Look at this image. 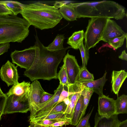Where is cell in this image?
Listing matches in <instances>:
<instances>
[{
    "instance_id": "1",
    "label": "cell",
    "mask_w": 127,
    "mask_h": 127,
    "mask_svg": "<svg viewBox=\"0 0 127 127\" xmlns=\"http://www.w3.org/2000/svg\"><path fill=\"white\" fill-rule=\"evenodd\" d=\"M35 42L39 49V56L37 61L33 66L24 72V75L32 81L41 79L50 80L57 79L58 66L65 56L68 46L61 50L51 51L48 50L35 36Z\"/></svg>"
},
{
    "instance_id": "2",
    "label": "cell",
    "mask_w": 127,
    "mask_h": 127,
    "mask_svg": "<svg viewBox=\"0 0 127 127\" xmlns=\"http://www.w3.org/2000/svg\"><path fill=\"white\" fill-rule=\"evenodd\" d=\"M78 16L81 18L104 17L122 19L127 16L125 7L110 0L70 3Z\"/></svg>"
},
{
    "instance_id": "3",
    "label": "cell",
    "mask_w": 127,
    "mask_h": 127,
    "mask_svg": "<svg viewBox=\"0 0 127 127\" xmlns=\"http://www.w3.org/2000/svg\"><path fill=\"white\" fill-rule=\"evenodd\" d=\"M20 14L31 25L41 30L53 28L63 18L58 8L39 2L24 4Z\"/></svg>"
},
{
    "instance_id": "4",
    "label": "cell",
    "mask_w": 127,
    "mask_h": 127,
    "mask_svg": "<svg viewBox=\"0 0 127 127\" xmlns=\"http://www.w3.org/2000/svg\"><path fill=\"white\" fill-rule=\"evenodd\" d=\"M30 26L25 19L20 22L0 23V44L21 43L28 35Z\"/></svg>"
},
{
    "instance_id": "5",
    "label": "cell",
    "mask_w": 127,
    "mask_h": 127,
    "mask_svg": "<svg viewBox=\"0 0 127 127\" xmlns=\"http://www.w3.org/2000/svg\"><path fill=\"white\" fill-rule=\"evenodd\" d=\"M104 17H94L89 20L84 33L85 46L89 50L95 47L100 39L108 19Z\"/></svg>"
},
{
    "instance_id": "6",
    "label": "cell",
    "mask_w": 127,
    "mask_h": 127,
    "mask_svg": "<svg viewBox=\"0 0 127 127\" xmlns=\"http://www.w3.org/2000/svg\"><path fill=\"white\" fill-rule=\"evenodd\" d=\"M39 56V49L35 43L34 45L21 51L15 50L10 56L12 62L21 68L29 69L37 61Z\"/></svg>"
},
{
    "instance_id": "7",
    "label": "cell",
    "mask_w": 127,
    "mask_h": 127,
    "mask_svg": "<svg viewBox=\"0 0 127 127\" xmlns=\"http://www.w3.org/2000/svg\"><path fill=\"white\" fill-rule=\"evenodd\" d=\"M28 92L26 94L22 96L13 95L7 96L3 114L15 113H26L30 111V106L27 97Z\"/></svg>"
},
{
    "instance_id": "8",
    "label": "cell",
    "mask_w": 127,
    "mask_h": 127,
    "mask_svg": "<svg viewBox=\"0 0 127 127\" xmlns=\"http://www.w3.org/2000/svg\"><path fill=\"white\" fill-rule=\"evenodd\" d=\"M46 92L37 80L34 81L31 84L27 94L30 112L29 119L35 114L36 107L40 104L41 98Z\"/></svg>"
},
{
    "instance_id": "9",
    "label": "cell",
    "mask_w": 127,
    "mask_h": 127,
    "mask_svg": "<svg viewBox=\"0 0 127 127\" xmlns=\"http://www.w3.org/2000/svg\"><path fill=\"white\" fill-rule=\"evenodd\" d=\"M85 88L82 83L78 81L73 84H69L67 86V88L70 90L73 93L68 97L70 103L67 106L64 113L66 118L71 121L75 105L81 95L82 91Z\"/></svg>"
},
{
    "instance_id": "10",
    "label": "cell",
    "mask_w": 127,
    "mask_h": 127,
    "mask_svg": "<svg viewBox=\"0 0 127 127\" xmlns=\"http://www.w3.org/2000/svg\"><path fill=\"white\" fill-rule=\"evenodd\" d=\"M17 66H15L14 64L8 60L0 69V78L8 87L18 83Z\"/></svg>"
},
{
    "instance_id": "11",
    "label": "cell",
    "mask_w": 127,
    "mask_h": 127,
    "mask_svg": "<svg viewBox=\"0 0 127 127\" xmlns=\"http://www.w3.org/2000/svg\"><path fill=\"white\" fill-rule=\"evenodd\" d=\"M68 51L63 59L67 74L69 84H73L77 81L80 68L75 57L70 55Z\"/></svg>"
},
{
    "instance_id": "12",
    "label": "cell",
    "mask_w": 127,
    "mask_h": 127,
    "mask_svg": "<svg viewBox=\"0 0 127 127\" xmlns=\"http://www.w3.org/2000/svg\"><path fill=\"white\" fill-rule=\"evenodd\" d=\"M126 33L115 21L108 19L100 40L108 43L113 39L121 36Z\"/></svg>"
},
{
    "instance_id": "13",
    "label": "cell",
    "mask_w": 127,
    "mask_h": 127,
    "mask_svg": "<svg viewBox=\"0 0 127 127\" xmlns=\"http://www.w3.org/2000/svg\"><path fill=\"white\" fill-rule=\"evenodd\" d=\"M98 113L100 116L109 118L116 114L115 100L104 95L99 96Z\"/></svg>"
},
{
    "instance_id": "14",
    "label": "cell",
    "mask_w": 127,
    "mask_h": 127,
    "mask_svg": "<svg viewBox=\"0 0 127 127\" xmlns=\"http://www.w3.org/2000/svg\"><path fill=\"white\" fill-rule=\"evenodd\" d=\"M63 87V86L60 84L57 89L54 91V95L51 98L46 102L40 103L38 105L36 109L35 114L31 118L54 107L58 101L60 95Z\"/></svg>"
},
{
    "instance_id": "15",
    "label": "cell",
    "mask_w": 127,
    "mask_h": 127,
    "mask_svg": "<svg viewBox=\"0 0 127 127\" xmlns=\"http://www.w3.org/2000/svg\"><path fill=\"white\" fill-rule=\"evenodd\" d=\"M94 127H117L121 122L115 114L109 118L100 116L98 113L96 114Z\"/></svg>"
},
{
    "instance_id": "16",
    "label": "cell",
    "mask_w": 127,
    "mask_h": 127,
    "mask_svg": "<svg viewBox=\"0 0 127 127\" xmlns=\"http://www.w3.org/2000/svg\"><path fill=\"white\" fill-rule=\"evenodd\" d=\"M127 77V72L125 70L113 71L112 75V90L117 95L120 89Z\"/></svg>"
},
{
    "instance_id": "17",
    "label": "cell",
    "mask_w": 127,
    "mask_h": 127,
    "mask_svg": "<svg viewBox=\"0 0 127 127\" xmlns=\"http://www.w3.org/2000/svg\"><path fill=\"white\" fill-rule=\"evenodd\" d=\"M106 72L102 77L98 79L82 83L85 88L92 90L94 92L97 94L99 96H101L103 95V87L107 80L106 78Z\"/></svg>"
},
{
    "instance_id": "18",
    "label": "cell",
    "mask_w": 127,
    "mask_h": 127,
    "mask_svg": "<svg viewBox=\"0 0 127 127\" xmlns=\"http://www.w3.org/2000/svg\"><path fill=\"white\" fill-rule=\"evenodd\" d=\"M30 82L23 81L20 83L13 85L5 94L7 96L14 95L21 96L26 94L29 90L31 85Z\"/></svg>"
},
{
    "instance_id": "19",
    "label": "cell",
    "mask_w": 127,
    "mask_h": 127,
    "mask_svg": "<svg viewBox=\"0 0 127 127\" xmlns=\"http://www.w3.org/2000/svg\"><path fill=\"white\" fill-rule=\"evenodd\" d=\"M84 106L83 96L81 95L75 107L71 125L76 126L82 118V115Z\"/></svg>"
},
{
    "instance_id": "20",
    "label": "cell",
    "mask_w": 127,
    "mask_h": 127,
    "mask_svg": "<svg viewBox=\"0 0 127 127\" xmlns=\"http://www.w3.org/2000/svg\"><path fill=\"white\" fill-rule=\"evenodd\" d=\"M59 11L63 18L67 21H74L78 18L77 14L70 3L63 5L60 8Z\"/></svg>"
},
{
    "instance_id": "21",
    "label": "cell",
    "mask_w": 127,
    "mask_h": 127,
    "mask_svg": "<svg viewBox=\"0 0 127 127\" xmlns=\"http://www.w3.org/2000/svg\"><path fill=\"white\" fill-rule=\"evenodd\" d=\"M84 32L82 30L74 32L68 39L67 43L75 49H78L79 45L84 38Z\"/></svg>"
},
{
    "instance_id": "22",
    "label": "cell",
    "mask_w": 127,
    "mask_h": 127,
    "mask_svg": "<svg viewBox=\"0 0 127 127\" xmlns=\"http://www.w3.org/2000/svg\"><path fill=\"white\" fill-rule=\"evenodd\" d=\"M67 107L63 102L55 105L50 109L43 111L39 114L29 119V120L33 119L47 116L51 114H57L61 113H64Z\"/></svg>"
},
{
    "instance_id": "23",
    "label": "cell",
    "mask_w": 127,
    "mask_h": 127,
    "mask_svg": "<svg viewBox=\"0 0 127 127\" xmlns=\"http://www.w3.org/2000/svg\"><path fill=\"white\" fill-rule=\"evenodd\" d=\"M3 4L13 13L17 16L22 11L24 4L16 1L12 0H1Z\"/></svg>"
},
{
    "instance_id": "24",
    "label": "cell",
    "mask_w": 127,
    "mask_h": 127,
    "mask_svg": "<svg viewBox=\"0 0 127 127\" xmlns=\"http://www.w3.org/2000/svg\"><path fill=\"white\" fill-rule=\"evenodd\" d=\"M116 114L127 113V96L123 95L115 100Z\"/></svg>"
},
{
    "instance_id": "25",
    "label": "cell",
    "mask_w": 127,
    "mask_h": 127,
    "mask_svg": "<svg viewBox=\"0 0 127 127\" xmlns=\"http://www.w3.org/2000/svg\"><path fill=\"white\" fill-rule=\"evenodd\" d=\"M64 35L58 34L56 36L53 41L48 46L46 47L47 49L51 51L60 50L64 48L63 43L64 39Z\"/></svg>"
},
{
    "instance_id": "26",
    "label": "cell",
    "mask_w": 127,
    "mask_h": 127,
    "mask_svg": "<svg viewBox=\"0 0 127 127\" xmlns=\"http://www.w3.org/2000/svg\"><path fill=\"white\" fill-rule=\"evenodd\" d=\"M66 118L53 120H45L30 122L28 127H52L51 125L60 121L66 120Z\"/></svg>"
},
{
    "instance_id": "27",
    "label": "cell",
    "mask_w": 127,
    "mask_h": 127,
    "mask_svg": "<svg viewBox=\"0 0 127 127\" xmlns=\"http://www.w3.org/2000/svg\"><path fill=\"white\" fill-rule=\"evenodd\" d=\"M93 74L90 73L86 67H82L78 75L77 81L81 83L94 80Z\"/></svg>"
},
{
    "instance_id": "28",
    "label": "cell",
    "mask_w": 127,
    "mask_h": 127,
    "mask_svg": "<svg viewBox=\"0 0 127 127\" xmlns=\"http://www.w3.org/2000/svg\"><path fill=\"white\" fill-rule=\"evenodd\" d=\"M60 69L58 73L57 78L60 81V84L62 85L64 88L67 90V87L69 84L64 64L60 67Z\"/></svg>"
},
{
    "instance_id": "29",
    "label": "cell",
    "mask_w": 127,
    "mask_h": 127,
    "mask_svg": "<svg viewBox=\"0 0 127 127\" xmlns=\"http://www.w3.org/2000/svg\"><path fill=\"white\" fill-rule=\"evenodd\" d=\"M93 92L92 90L85 87L81 91V95L83 97L84 104L82 118L85 114L87 107Z\"/></svg>"
},
{
    "instance_id": "30",
    "label": "cell",
    "mask_w": 127,
    "mask_h": 127,
    "mask_svg": "<svg viewBox=\"0 0 127 127\" xmlns=\"http://www.w3.org/2000/svg\"><path fill=\"white\" fill-rule=\"evenodd\" d=\"M78 49L80 50L82 60V67H86L88 61L89 59V51L85 47L83 41L80 43Z\"/></svg>"
},
{
    "instance_id": "31",
    "label": "cell",
    "mask_w": 127,
    "mask_h": 127,
    "mask_svg": "<svg viewBox=\"0 0 127 127\" xmlns=\"http://www.w3.org/2000/svg\"><path fill=\"white\" fill-rule=\"evenodd\" d=\"M127 33L122 36L115 38L110 41L108 43L114 49H117L123 44L124 41L127 38Z\"/></svg>"
},
{
    "instance_id": "32",
    "label": "cell",
    "mask_w": 127,
    "mask_h": 127,
    "mask_svg": "<svg viewBox=\"0 0 127 127\" xmlns=\"http://www.w3.org/2000/svg\"><path fill=\"white\" fill-rule=\"evenodd\" d=\"M66 118L64 113L51 114L47 116L31 119L29 121H33L45 120H53Z\"/></svg>"
},
{
    "instance_id": "33",
    "label": "cell",
    "mask_w": 127,
    "mask_h": 127,
    "mask_svg": "<svg viewBox=\"0 0 127 127\" xmlns=\"http://www.w3.org/2000/svg\"><path fill=\"white\" fill-rule=\"evenodd\" d=\"M94 109V107L91 112L80 120L76 127H90L89 119Z\"/></svg>"
},
{
    "instance_id": "34",
    "label": "cell",
    "mask_w": 127,
    "mask_h": 127,
    "mask_svg": "<svg viewBox=\"0 0 127 127\" xmlns=\"http://www.w3.org/2000/svg\"><path fill=\"white\" fill-rule=\"evenodd\" d=\"M12 15V13L0 0V16Z\"/></svg>"
},
{
    "instance_id": "35",
    "label": "cell",
    "mask_w": 127,
    "mask_h": 127,
    "mask_svg": "<svg viewBox=\"0 0 127 127\" xmlns=\"http://www.w3.org/2000/svg\"><path fill=\"white\" fill-rule=\"evenodd\" d=\"M7 96L5 94L0 95V120L1 116L3 114L4 109Z\"/></svg>"
},
{
    "instance_id": "36",
    "label": "cell",
    "mask_w": 127,
    "mask_h": 127,
    "mask_svg": "<svg viewBox=\"0 0 127 127\" xmlns=\"http://www.w3.org/2000/svg\"><path fill=\"white\" fill-rule=\"evenodd\" d=\"M70 95L69 92L63 87L60 95L58 101L55 105H56L60 103L63 102L64 99L68 97Z\"/></svg>"
},
{
    "instance_id": "37",
    "label": "cell",
    "mask_w": 127,
    "mask_h": 127,
    "mask_svg": "<svg viewBox=\"0 0 127 127\" xmlns=\"http://www.w3.org/2000/svg\"><path fill=\"white\" fill-rule=\"evenodd\" d=\"M71 120L68 119L66 120L56 122L51 125L52 127H62L71 124Z\"/></svg>"
},
{
    "instance_id": "38",
    "label": "cell",
    "mask_w": 127,
    "mask_h": 127,
    "mask_svg": "<svg viewBox=\"0 0 127 127\" xmlns=\"http://www.w3.org/2000/svg\"><path fill=\"white\" fill-rule=\"evenodd\" d=\"M9 43L7 42L0 44V56L7 52L10 48Z\"/></svg>"
},
{
    "instance_id": "39",
    "label": "cell",
    "mask_w": 127,
    "mask_h": 127,
    "mask_svg": "<svg viewBox=\"0 0 127 127\" xmlns=\"http://www.w3.org/2000/svg\"><path fill=\"white\" fill-rule=\"evenodd\" d=\"M54 95V94H50L47 92H46L42 96L40 101V103H42L49 100Z\"/></svg>"
},
{
    "instance_id": "40",
    "label": "cell",
    "mask_w": 127,
    "mask_h": 127,
    "mask_svg": "<svg viewBox=\"0 0 127 127\" xmlns=\"http://www.w3.org/2000/svg\"><path fill=\"white\" fill-rule=\"evenodd\" d=\"M71 1L66 0L56 1L54 4V6L58 8H60L63 5L70 3Z\"/></svg>"
},
{
    "instance_id": "41",
    "label": "cell",
    "mask_w": 127,
    "mask_h": 127,
    "mask_svg": "<svg viewBox=\"0 0 127 127\" xmlns=\"http://www.w3.org/2000/svg\"><path fill=\"white\" fill-rule=\"evenodd\" d=\"M119 58L123 60L127 61V54L125 50L122 52L121 55L119 56Z\"/></svg>"
},
{
    "instance_id": "42",
    "label": "cell",
    "mask_w": 127,
    "mask_h": 127,
    "mask_svg": "<svg viewBox=\"0 0 127 127\" xmlns=\"http://www.w3.org/2000/svg\"><path fill=\"white\" fill-rule=\"evenodd\" d=\"M117 127H127V120L121 122Z\"/></svg>"
},
{
    "instance_id": "43",
    "label": "cell",
    "mask_w": 127,
    "mask_h": 127,
    "mask_svg": "<svg viewBox=\"0 0 127 127\" xmlns=\"http://www.w3.org/2000/svg\"><path fill=\"white\" fill-rule=\"evenodd\" d=\"M63 102L67 106L69 105L70 103V100L69 98L68 97L64 99Z\"/></svg>"
},
{
    "instance_id": "44",
    "label": "cell",
    "mask_w": 127,
    "mask_h": 127,
    "mask_svg": "<svg viewBox=\"0 0 127 127\" xmlns=\"http://www.w3.org/2000/svg\"><path fill=\"white\" fill-rule=\"evenodd\" d=\"M5 94H4L3 93L0 87V95H5Z\"/></svg>"
}]
</instances>
